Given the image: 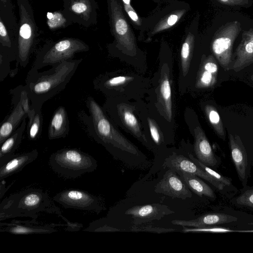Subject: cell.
Segmentation results:
<instances>
[{"label":"cell","mask_w":253,"mask_h":253,"mask_svg":"<svg viewBox=\"0 0 253 253\" xmlns=\"http://www.w3.org/2000/svg\"><path fill=\"white\" fill-rule=\"evenodd\" d=\"M194 151L197 159L201 162L209 167L217 166L218 161L211 146L199 127L195 130Z\"/></svg>","instance_id":"cell-17"},{"label":"cell","mask_w":253,"mask_h":253,"mask_svg":"<svg viewBox=\"0 0 253 253\" xmlns=\"http://www.w3.org/2000/svg\"><path fill=\"white\" fill-rule=\"evenodd\" d=\"M182 231L184 233L188 232H211V233H227V232H253V230H234L228 228L222 227H216L214 226L205 227H193L187 228L183 227Z\"/></svg>","instance_id":"cell-29"},{"label":"cell","mask_w":253,"mask_h":253,"mask_svg":"<svg viewBox=\"0 0 253 253\" xmlns=\"http://www.w3.org/2000/svg\"><path fill=\"white\" fill-rule=\"evenodd\" d=\"M18 34L9 29L0 19V54L12 61L16 60Z\"/></svg>","instance_id":"cell-19"},{"label":"cell","mask_w":253,"mask_h":253,"mask_svg":"<svg viewBox=\"0 0 253 253\" xmlns=\"http://www.w3.org/2000/svg\"><path fill=\"white\" fill-rule=\"evenodd\" d=\"M53 199L65 208L92 211L97 213L104 210L103 202L99 198L84 190L66 189L56 194Z\"/></svg>","instance_id":"cell-9"},{"label":"cell","mask_w":253,"mask_h":253,"mask_svg":"<svg viewBox=\"0 0 253 253\" xmlns=\"http://www.w3.org/2000/svg\"><path fill=\"white\" fill-rule=\"evenodd\" d=\"M189 158L198 166L202 168L204 170L208 172L211 176L215 179L218 182L222 183L225 186H229L231 184L232 179L230 178L225 177L218 172H216L209 166L204 164L199 160L195 158L192 155H189Z\"/></svg>","instance_id":"cell-30"},{"label":"cell","mask_w":253,"mask_h":253,"mask_svg":"<svg viewBox=\"0 0 253 253\" xmlns=\"http://www.w3.org/2000/svg\"><path fill=\"white\" fill-rule=\"evenodd\" d=\"M219 5L225 8L237 10L249 8L253 4V0H215Z\"/></svg>","instance_id":"cell-31"},{"label":"cell","mask_w":253,"mask_h":253,"mask_svg":"<svg viewBox=\"0 0 253 253\" xmlns=\"http://www.w3.org/2000/svg\"><path fill=\"white\" fill-rule=\"evenodd\" d=\"M230 144L231 156L235 165L238 176L241 180L244 181L248 165L246 152L243 147L231 136Z\"/></svg>","instance_id":"cell-21"},{"label":"cell","mask_w":253,"mask_h":253,"mask_svg":"<svg viewBox=\"0 0 253 253\" xmlns=\"http://www.w3.org/2000/svg\"><path fill=\"white\" fill-rule=\"evenodd\" d=\"M212 79L211 73L206 70L201 77L200 81L204 85H208L211 82Z\"/></svg>","instance_id":"cell-37"},{"label":"cell","mask_w":253,"mask_h":253,"mask_svg":"<svg viewBox=\"0 0 253 253\" xmlns=\"http://www.w3.org/2000/svg\"><path fill=\"white\" fill-rule=\"evenodd\" d=\"M3 228L0 229L1 232H6L13 234H31L51 233L56 231L53 228L47 226H36L30 225H22L16 222H11L6 224Z\"/></svg>","instance_id":"cell-23"},{"label":"cell","mask_w":253,"mask_h":253,"mask_svg":"<svg viewBox=\"0 0 253 253\" xmlns=\"http://www.w3.org/2000/svg\"><path fill=\"white\" fill-rule=\"evenodd\" d=\"M123 2L126 4V5H129L130 0H123Z\"/></svg>","instance_id":"cell-41"},{"label":"cell","mask_w":253,"mask_h":253,"mask_svg":"<svg viewBox=\"0 0 253 253\" xmlns=\"http://www.w3.org/2000/svg\"><path fill=\"white\" fill-rule=\"evenodd\" d=\"M13 109L0 126V144L19 126L31 109L29 98L24 85L11 89Z\"/></svg>","instance_id":"cell-8"},{"label":"cell","mask_w":253,"mask_h":253,"mask_svg":"<svg viewBox=\"0 0 253 253\" xmlns=\"http://www.w3.org/2000/svg\"><path fill=\"white\" fill-rule=\"evenodd\" d=\"M249 225H253V222H250V223H248Z\"/></svg>","instance_id":"cell-42"},{"label":"cell","mask_w":253,"mask_h":253,"mask_svg":"<svg viewBox=\"0 0 253 253\" xmlns=\"http://www.w3.org/2000/svg\"><path fill=\"white\" fill-rule=\"evenodd\" d=\"M64 14L74 23L89 27L97 23L95 0H63Z\"/></svg>","instance_id":"cell-10"},{"label":"cell","mask_w":253,"mask_h":253,"mask_svg":"<svg viewBox=\"0 0 253 253\" xmlns=\"http://www.w3.org/2000/svg\"><path fill=\"white\" fill-rule=\"evenodd\" d=\"M89 47L83 41L65 38L55 42L47 41L39 50L33 67L37 70L73 59L75 54L88 51Z\"/></svg>","instance_id":"cell-7"},{"label":"cell","mask_w":253,"mask_h":253,"mask_svg":"<svg viewBox=\"0 0 253 253\" xmlns=\"http://www.w3.org/2000/svg\"><path fill=\"white\" fill-rule=\"evenodd\" d=\"M163 166L175 170L178 173H185L197 175L207 180L218 190H222L225 186L211 176L202 168L190 158L173 153L167 158Z\"/></svg>","instance_id":"cell-11"},{"label":"cell","mask_w":253,"mask_h":253,"mask_svg":"<svg viewBox=\"0 0 253 253\" xmlns=\"http://www.w3.org/2000/svg\"><path fill=\"white\" fill-rule=\"evenodd\" d=\"M46 17L47 26L51 31L67 28L73 23L63 10L48 12Z\"/></svg>","instance_id":"cell-28"},{"label":"cell","mask_w":253,"mask_h":253,"mask_svg":"<svg viewBox=\"0 0 253 253\" xmlns=\"http://www.w3.org/2000/svg\"><path fill=\"white\" fill-rule=\"evenodd\" d=\"M27 134L31 140L37 139L41 134L43 124L42 109L31 108L28 114Z\"/></svg>","instance_id":"cell-24"},{"label":"cell","mask_w":253,"mask_h":253,"mask_svg":"<svg viewBox=\"0 0 253 253\" xmlns=\"http://www.w3.org/2000/svg\"><path fill=\"white\" fill-rule=\"evenodd\" d=\"M205 69L211 73L215 72L217 71V65L213 62H208L205 65Z\"/></svg>","instance_id":"cell-39"},{"label":"cell","mask_w":253,"mask_h":253,"mask_svg":"<svg viewBox=\"0 0 253 253\" xmlns=\"http://www.w3.org/2000/svg\"><path fill=\"white\" fill-rule=\"evenodd\" d=\"M157 193L185 200L192 196V193L178 173L173 169H169L163 178L155 187Z\"/></svg>","instance_id":"cell-12"},{"label":"cell","mask_w":253,"mask_h":253,"mask_svg":"<svg viewBox=\"0 0 253 253\" xmlns=\"http://www.w3.org/2000/svg\"><path fill=\"white\" fill-rule=\"evenodd\" d=\"M39 155L37 149L22 154H14L6 162L0 166V180H4L20 171L35 161Z\"/></svg>","instance_id":"cell-15"},{"label":"cell","mask_w":253,"mask_h":253,"mask_svg":"<svg viewBox=\"0 0 253 253\" xmlns=\"http://www.w3.org/2000/svg\"><path fill=\"white\" fill-rule=\"evenodd\" d=\"M207 112L208 114L209 118L212 125H216L220 122V118L218 113L214 110H209L207 108Z\"/></svg>","instance_id":"cell-36"},{"label":"cell","mask_w":253,"mask_h":253,"mask_svg":"<svg viewBox=\"0 0 253 253\" xmlns=\"http://www.w3.org/2000/svg\"><path fill=\"white\" fill-rule=\"evenodd\" d=\"M85 103L88 113L81 111L78 113V118L91 138L108 150L116 148L137 154V148L117 130L92 96L87 97Z\"/></svg>","instance_id":"cell-2"},{"label":"cell","mask_w":253,"mask_h":253,"mask_svg":"<svg viewBox=\"0 0 253 253\" xmlns=\"http://www.w3.org/2000/svg\"><path fill=\"white\" fill-rule=\"evenodd\" d=\"M236 55V63H247L253 61V27L242 32Z\"/></svg>","instance_id":"cell-20"},{"label":"cell","mask_w":253,"mask_h":253,"mask_svg":"<svg viewBox=\"0 0 253 253\" xmlns=\"http://www.w3.org/2000/svg\"><path fill=\"white\" fill-rule=\"evenodd\" d=\"M19 20L17 37V65L25 68L29 63L31 53L39 35L34 12L29 0H16Z\"/></svg>","instance_id":"cell-6"},{"label":"cell","mask_w":253,"mask_h":253,"mask_svg":"<svg viewBox=\"0 0 253 253\" xmlns=\"http://www.w3.org/2000/svg\"><path fill=\"white\" fill-rule=\"evenodd\" d=\"M237 217L223 213H210L204 214L196 219L184 220L175 219L171 221L174 225L183 227H205L219 224L236 222Z\"/></svg>","instance_id":"cell-14"},{"label":"cell","mask_w":253,"mask_h":253,"mask_svg":"<svg viewBox=\"0 0 253 253\" xmlns=\"http://www.w3.org/2000/svg\"><path fill=\"white\" fill-rule=\"evenodd\" d=\"M191 50V41L187 39L183 43L181 50V67L183 74L185 76L188 71Z\"/></svg>","instance_id":"cell-32"},{"label":"cell","mask_w":253,"mask_h":253,"mask_svg":"<svg viewBox=\"0 0 253 253\" xmlns=\"http://www.w3.org/2000/svg\"><path fill=\"white\" fill-rule=\"evenodd\" d=\"M178 17L176 14L170 15L167 21V27L171 26L173 25L178 20Z\"/></svg>","instance_id":"cell-40"},{"label":"cell","mask_w":253,"mask_h":253,"mask_svg":"<svg viewBox=\"0 0 253 253\" xmlns=\"http://www.w3.org/2000/svg\"><path fill=\"white\" fill-rule=\"evenodd\" d=\"M178 174L188 187L199 196H205L211 199H215L212 189L197 175L185 173H178Z\"/></svg>","instance_id":"cell-22"},{"label":"cell","mask_w":253,"mask_h":253,"mask_svg":"<svg viewBox=\"0 0 253 253\" xmlns=\"http://www.w3.org/2000/svg\"><path fill=\"white\" fill-rule=\"evenodd\" d=\"M69 132V121L67 111L62 106L54 112L48 128V137L53 140L66 137Z\"/></svg>","instance_id":"cell-16"},{"label":"cell","mask_w":253,"mask_h":253,"mask_svg":"<svg viewBox=\"0 0 253 253\" xmlns=\"http://www.w3.org/2000/svg\"><path fill=\"white\" fill-rule=\"evenodd\" d=\"M211 48L224 67L231 61L233 45L245 29L253 27V19L236 11H222L213 25Z\"/></svg>","instance_id":"cell-3"},{"label":"cell","mask_w":253,"mask_h":253,"mask_svg":"<svg viewBox=\"0 0 253 253\" xmlns=\"http://www.w3.org/2000/svg\"><path fill=\"white\" fill-rule=\"evenodd\" d=\"M236 202L239 205L253 208V189L247 190L238 197Z\"/></svg>","instance_id":"cell-33"},{"label":"cell","mask_w":253,"mask_h":253,"mask_svg":"<svg viewBox=\"0 0 253 253\" xmlns=\"http://www.w3.org/2000/svg\"><path fill=\"white\" fill-rule=\"evenodd\" d=\"M51 203L43 190L30 188L10 195L0 204V221L16 217L36 219L42 211L51 212Z\"/></svg>","instance_id":"cell-4"},{"label":"cell","mask_w":253,"mask_h":253,"mask_svg":"<svg viewBox=\"0 0 253 253\" xmlns=\"http://www.w3.org/2000/svg\"><path fill=\"white\" fill-rule=\"evenodd\" d=\"M26 117L19 126L0 144V166L9 160L19 146L27 125Z\"/></svg>","instance_id":"cell-18"},{"label":"cell","mask_w":253,"mask_h":253,"mask_svg":"<svg viewBox=\"0 0 253 253\" xmlns=\"http://www.w3.org/2000/svg\"><path fill=\"white\" fill-rule=\"evenodd\" d=\"M49 164L57 174L66 178H76L96 169V160L88 153L77 148H66L51 154Z\"/></svg>","instance_id":"cell-5"},{"label":"cell","mask_w":253,"mask_h":253,"mask_svg":"<svg viewBox=\"0 0 253 253\" xmlns=\"http://www.w3.org/2000/svg\"><path fill=\"white\" fill-rule=\"evenodd\" d=\"M160 94L167 118L170 121L172 117L171 91L169 77L166 74L161 81Z\"/></svg>","instance_id":"cell-27"},{"label":"cell","mask_w":253,"mask_h":253,"mask_svg":"<svg viewBox=\"0 0 253 253\" xmlns=\"http://www.w3.org/2000/svg\"><path fill=\"white\" fill-rule=\"evenodd\" d=\"M148 123L153 140L156 144H159L161 141V138L157 126L150 118H148Z\"/></svg>","instance_id":"cell-35"},{"label":"cell","mask_w":253,"mask_h":253,"mask_svg":"<svg viewBox=\"0 0 253 253\" xmlns=\"http://www.w3.org/2000/svg\"><path fill=\"white\" fill-rule=\"evenodd\" d=\"M82 61V58L65 61L43 72H39L32 67L28 72L24 85L31 108L42 109L45 102L63 91Z\"/></svg>","instance_id":"cell-1"},{"label":"cell","mask_w":253,"mask_h":253,"mask_svg":"<svg viewBox=\"0 0 253 253\" xmlns=\"http://www.w3.org/2000/svg\"><path fill=\"white\" fill-rule=\"evenodd\" d=\"M0 19L9 29L18 34V24L11 0H0Z\"/></svg>","instance_id":"cell-26"},{"label":"cell","mask_w":253,"mask_h":253,"mask_svg":"<svg viewBox=\"0 0 253 253\" xmlns=\"http://www.w3.org/2000/svg\"><path fill=\"white\" fill-rule=\"evenodd\" d=\"M174 213L166 205L153 204L132 207L126 211L125 214L131 215L133 225L138 226L154 220H159Z\"/></svg>","instance_id":"cell-13"},{"label":"cell","mask_w":253,"mask_h":253,"mask_svg":"<svg viewBox=\"0 0 253 253\" xmlns=\"http://www.w3.org/2000/svg\"><path fill=\"white\" fill-rule=\"evenodd\" d=\"M131 231L138 232V231H145L149 232H154L157 233H167L175 231V229L172 228H164L158 227H153L152 226H137L134 225L131 228Z\"/></svg>","instance_id":"cell-34"},{"label":"cell","mask_w":253,"mask_h":253,"mask_svg":"<svg viewBox=\"0 0 253 253\" xmlns=\"http://www.w3.org/2000/svg\"><path fill=\"white\" fill-rule=\"evenodd\" d=\"M126 10L129 17L134 22H138L139 19L137 14L129 5H125Z\"/></svg>","instance_id":"cell-38"},{"label":"cell","mask_w":253,"mask_h":253,"mask_svg":"<svg viewBox=\"0 0 253 253\" xmlns=\"http://www.w3.org/2000/svg\"><path fill=\"white\" fill-rule=\"evenodd\" d=\"M119 115L126 127L138 138L142 137V133L139 123L131 111L127 106L120 104L117 106Z\"/></svg>","instance_id":"cell-25"}]
</instances>
